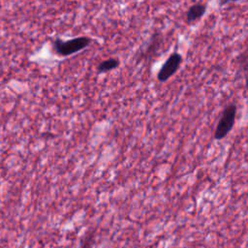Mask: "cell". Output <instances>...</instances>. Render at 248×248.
<instances>
[{
	"label": "cell",
	"instance_id": "cell-1",
	"mask_svg": "<svg viewBox=\"0 0 248 248\" xmlns=\"http://www.w3.org/2000/svg\"><path fill=\"white\" fill-rule=\"evenodd\" d=\"M236 112L237 108L234 104H229L224 108L214 130V140H220L228 136L234 126Z\"/></svg>",
	"mask_w": 248,
	"mask_h": 248
},
{
	"label": "cell",
	"instance_id": "cell-2",
	"mask_svg": "<svg viewBox=\"0 0 248 248\" xmlns=\"http://www.w3.org/2000/svg\"><path fill=\"white\" fill-rule=\"evenodd\" d=\"M91 42V38L86 36L77 37L68 41L56 39L52 44V47L56 54L60 56H68L84 49L90 45Z\"/></svg>",
	"mask_w": 248,
	"mask_h": 248
},
{
	"label": "cell",
	"instance_id": "cell-3",
	"mask_svg": "<svg viewBox=\"0 0 248 248\" xmlns=\"http://www.w3.org/2000/svg\"><path fill=\"white\" fill-rule=\"evenodd\" d=\"M181 63L182 55L177 51L171 52L157 73L158 81L165 82L170 79L177 72Z\"/></svg>",
	"mask_w": 248,
	"mask_h": 248
},
{
	"label": "cell",
	"instance_id": "cell-4",
	"mask_svg": "<svg viewBox=\"0 0 248 248\" xmlns=\"http://www.w3.org/2000/svg\"><path fill=\"white\" fill-rule=\"evenodd\" d=\"M206 12V5L202 3H196L191 5L186 12L187 24H194L199 21Z\"/></svg>",
	"mask_w": 248,
	"mask_h": 248
},
{
	"label": "cell",
	"instance_id": "cell-5",
	"mask_svg": "<svg viewBox=\"0 0 248 248\" xmlns=\"http://www.w3.org/2000/svg\"><path fill=\"white\" fill-rule=\"evenodd\" d=\"M120 64V61L117 59V58H108V59H106V60H103L102 62H100V64L98 65L97 67V70H98V73H107V72H109L111 70H114L116 69Z\"/></svg>",
	"mask_w": 248,
	"mask_h": 248
},
{
	"label": "cell",
	"instance_id": "cell-6",
	"mask_svg": "<svg viewBox=\"0 0 248 248\" xmlns=\"http://www.w3.org/2000/svg\"><path fill=\"white\" fill-rule=\"evenodd\" d=\"M240 65L242 67L244 78H245V86L248 89V54H245L243 56V59L240 62Z\"/></svg>",
	"mask_w": 248,
	"mask_h": 248
}]
</instances>
